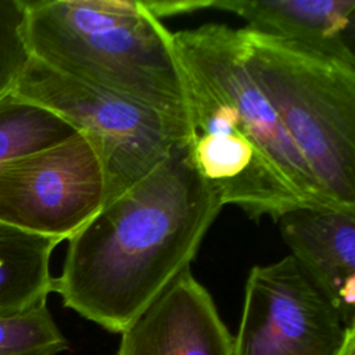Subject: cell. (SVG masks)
<instances>
[{"instance_id": "1", "label": "cell", "mask_w": 355, "mask_h": 355, "mask_svg": "<svg viewBox=\"0 0 355 355\" xmlns=\"http://www.w3.org/2000/svg\"><path fill=\"white\" fill-rule=\"evenodd\" d=\"M222 207L187 143L178 146L68 239L53 293L64 306L121 334L190 268Z\"/></svg>"}, {"instance_id": "2", "label": "cell", "mask_w": 355, "mask_h": 355, "mask_svg": "<svg viewBox=\"0 0 355 355\" xmlns=\"http://www.w3.org/2000/svg\"><path fill=\"white\" fill-rule=\"evenodd\" d=\"M189 105L187 146L223 207L277 220L297 207L338 208L323 191L247 68L239 29L173 33ZM341 209V208H340Z\"/></svg>"}, {"instance_id": "3", "label": "cell", "mask_w": 355, "mask_h": 355, "mask_svg": "<svg viewBox=\"0 0 355 355\" xmlns=\"http://www.w3.org/2000/svg\"><path fill=\"white\" fill-rule=\"evenodd\" d=\"M31 57L189 128L173 33L136 0H25Z\"/></svg>"}, {"instance_id": "4", "label": "cell", "mask_w": 355, "mask_h": 355, "mask_svg": "<svg viewBox=\"0 0 355 355\" xmlns=\"http://www.w3.org/2000/svg\"><path fill=\"white\" fill-rule=\"evenodd\" d=\"M244 60L326 196L355 212V64L239 29Z\"/></svg>"}, {"instance_id": "5", "label": "cell", "mask_w": 355, "mask_h": 355, "mask_svg": "<svg viewBox=\"0 0 355 355\" xmlns=\"http://www.w3.org/2000/svg\"><path fill=\"white\" fill-rule=\"evenodd\" d=\"M11 92L54 112L92 140L105 172V202L126 191L189 140V128L183 123L65 76L33 57Z\"/></svg>"}, {"instance_id": "6", "label": "cell", "mask_w": 355, "mask_h": 355, "mask_svg": "<svg viewBox=\"0 0 355 355\" xmlns=\"http://www.w3.org/2000/svg\"><path fill=\"white\" fill-rule=\"evenodd\" d=\"M101 158L83 135L0 166V222L71 239L105 204Z\"/></svg>"}, {"instance_id": "7", "label": "cell", "mask_w": 355, "mask_h": 355, "mask_svg": "<svg viewBox=\"0 0 355 355\" xmlns=\"http://www.w3.org/2000/svg\"><path fill=\"white\" fill-rule=\"evenodd\" d=\"M345 326L291 255L247 277L233 355H337Z\"/></svg>"}, {"instance_id": "8", "label": "cell", "mask_w": 355, "mask_h": 355, "mask_svg": "<svg viewBox=\"0 0 355 355\" xmlns=\"http://www.w3.org/2000/svg\"><path fill=\"white\" fill-rule=\"evenodd\" d=\"M118 355H233V337L186 268L121 333Z\"/></svg>"}, {"instance_id": "9", "label": "cell", "mask_w": 355, "mask_h": 355, "mask_svg": "<svg viewBox=\"0 0 355 355\" xmlns=\"http://www.w3.org/2000/svg\"><path fill=\"white\" fill-rule=\"evenodd\" d=\"M276 222L300 268L331 302L344 326H355V212L297 207Z\"/></svg>"}, {"instance_id": "10", "label": "cell", "mask_w": 355, "mask_h": 355, "mask_svg": "<svg viewBox=\"0 0 355 355\" xmlns=\"http://www.w3.org/2000/svg\"><path fill=\"white\" fill-rule=\"evenodd\" d=\"M247 28L355 64L354 0H209Z\"/></svg>"}, {"instance_id": "11", "label": "cell", "mask_w": 355, "mask_h": 355, "mask_svg": "<svg viewBox=\"0 0 355 355\" xmlns=\"http://www.w3.org/2000/svg\"><path fill=\"white\" fill-rule=\"evenodd\" d=\"M61 241L0 222V318L47 304L53 250Z\"/></svg>"}, {"instance_id": "12", "label": "cell", "mask_w": 355, "mask_h": 355, "mask_svg": "<svg viewBox=\"0 0 355 355\" xmlns=\"http://www.w3.org/2000/svg\"><path fill=\"white\" fill-rule=\"evenodd\" d=\"M79 133L54 112L12 92L0 96V166Z\"/></svg>"}, {"instance_id": "13", "label": "cell", "mask_w": 355, "mask_h": 355, "mask_svg": "<svg viewBox=\"0 0 355 355\" xmlns=\"http://www.w3.org/2000/svg\"><path fill=\"white\" fill-rule=\"evenodd\" d=\"M67 348L47 304L0 318V355H58Z\"/></svg>"}, {"instance_id": "14", "label": "cell", "mask_w": 355, "mask_h": 355, "mask_svg": "<svg viewBox=\"0 0 355 355\" xmlns=\"http://www.w3.org/2000/svg\"><path fill=\"white\" fill-rule=\"evenodd\" d=\"M24 22L25 0H0V96L12 90L31 58Z\"/></svg>"}, {"instance_id": "15", "label": "cell", "mask_w": 355, "mask_h": 355, "mask_svg": "<svg viewBox=\"0 0 355 355\" xmlns=\"http://www.w3.org/2000/svg\"><path fill=\"white\" fill-rule=\"evenodd\" d=\"M337 355H355V326H348L345 329L344 341Z\"/></svg>"}]
</instances>
